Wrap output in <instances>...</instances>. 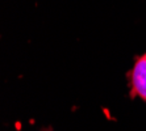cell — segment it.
Instances as JSON below:
<instances>
[{"label": "cell", "mask_w": 146, "mask_h": 131, "mask_svg": "<svg viewBox=\"0 0 146 131\" xmlns=\"http://www.w3.org/2000/svg\"><path fill=\"white\" fill-rule=\"evenodd\" d=\"M129 80L132 85V97L138 96L146 101V53L136 59L129 74Z\"/></svg>", "instance_id": "obj_1"}]
</instances>
